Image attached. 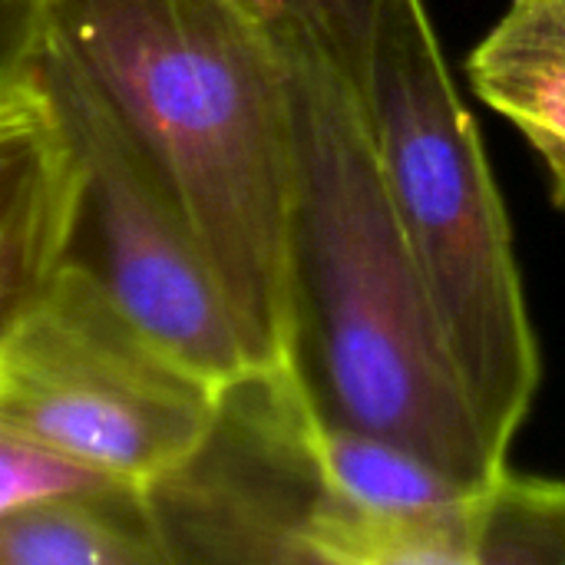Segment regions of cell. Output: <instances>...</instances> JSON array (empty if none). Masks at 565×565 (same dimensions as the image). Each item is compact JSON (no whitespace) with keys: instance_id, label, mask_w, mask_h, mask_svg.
I'll list each match as a JSON object with an SVG mask.
<instances>
[{"instance_id":"4","label":"cell","mask_w":565,"mask_h":565,"mask_svg":"<svg viewBox=\"0 0 565 565\" xmlns=\"http://www.w3.org/2000/svg\"><path fill=\"white\" fill-rule=\"evenodd\" d=\"M218 387L70 258L0 344V427L136 490L195 450Z\"/></svg>"},{"instance_id":"2","label":"cell","mask_w":565,"mask_h":565,"mask_svg":"<svg viewBox=\"0 0 565 565\" xmlns=\"http://www.w3.org/2000/svg\"><path fill=\"white\" fill-rule=\"evenodd\" d=\"M288 53L298 189L291 367L328 427L384 437L460 483L510 470L487 437L401 228L364 96Z\"/></svg>"},{"instance_id":"6","label":"cell","mask_w":565,"mask_h":565,"mask_svg":"<svg viewBox=\"0 0 565 565\" xmlns=\"http://www.w3.org/2000/svg\"><path fill=\"white\" fill-rule=\"evenodd\" d=\"M142 493L169 565H315L331 493L321 420L295 367H248L222 384L195 450Z\"/></svg>"},{"instance_id":"1","label":"cell","mask_w":565,"mask_h":565,"mask_svg":"<svg viewBox=\"0 0 565 565\" xmlns=\"http://www.w3.org/2000/svg\"><path fill=\"white\" fill-rule=\"evenodd\" d=\"M50 36L182 209L252 367L291 364L298 132L275 30L248 0H53Z\"/></svg>"},{"instance_id":"12","label":"cell","mask_w":565,"mask_h":565,"mask_svg":"<svg viewBox=\"0 0 565 565\" xmlns=\"http://www.w3.org/2000/svg\"><path fill=\"white\" fill-rule=\"evenodd\" d=\"M53 26V0H0V93L30 79Z\"/></svg>"},{"instance_id":"11","label":"cell","mask_w":565,"mask_h":565,"mask_svg":"<svg viewBox=\"0 0 565 565\" xmlns=\"http://www.w3.org/2000/svg\"><path fill=\"white\" fill-rule=\"evenodd\" d=\"M116 487L122 483L106 480L36 440L0 427V513L46 503L56 497L96 493Z\"/></svg>"},{"instance_id":"3","label":"cell","mask_w":565,"mask_h":565,"mask_svg":"<svg viewBox=\"0 0 565 565\" xmlns=\"http://www.w3.org/2000/svg\"><path fill=\"white\" fill-rule=\"evenodd\" d=\"M384 179L467 397L510 457L543 381L510 218L424 0H387L367 76Z\"/></svg>"},{"instance_id":"9","label":"cell","mask_w":565,"mask_h":565,"mask_svg":"<svg viewBox=\"0 0 565 565\" xmlns=\"http://www.w3.org/2000/svg\"><path fill=\"white\" fill-rule=\"evenodd\" d=\"M0 565H169L146 493L56 497L0 513Z\"/></svg>"},{"instance_id":"10","label":"cell","mask_w":565,"mask_h":565,"mask_svg":"<svg viewBox=\"0 0 565 565\" xmlns=\"http://www.w3.org/2000/svg\"><path fill=\"white\" fill-rule=\"evenodd\" d=\"M291 53L311 56L367 103L371 53L387 0H248Z\"/></svg>"},{"instance_id":"7","label":"cell","mask_w":565,"mask_h":565,"mask_svg":"<svg viewBox=\"0 0 565 565\" xmlns=\"http://www.w3.org/2000/svg\"><path fill=\"white\" fill-rule=\"evenodd\" d=\"M79 166L40 70L0 93V344L70 255Z\"/></svg>"},{"instance_id":"5","label":"cell","mask_w":565,"mask_h":565,"mask_svg":"<svg viewBox=\"0 0 565 565\" xmlns=\"http://www.w3.org/2000/svg\"><path fill=\"white\" fill-rule=\"evenodd\" d=\"M76 166L70 262L182 364L228 384L252 367L218 275L182 209L76 60L50 36L36 63Z\"/></svg>"},{"instance_id":"8","label":"cell","mask_w":565,"mask_h":565,"mask_svg":"<svg viewBox=\"0 0 565 565\" xmlns=\"http://www.w3.org/2000/svg\"><path fill=\"white\" fill-rule=\"evenodd\" d=\"M473 93L546 162L565 205V0H510L467 60Z\"/></svg>"}]
</instances>
